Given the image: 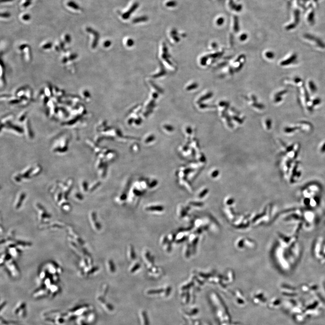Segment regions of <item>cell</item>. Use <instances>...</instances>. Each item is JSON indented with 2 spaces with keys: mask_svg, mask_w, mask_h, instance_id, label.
I'll return each instance as SVG.
<instances>
[{
  "mask_svg": "<svg viewBox=\"0 0 325 325\" xmlns=\"http://www.w3.org/2000/svg\"><path fill=\"white\" fill-rule=\"evenodd\" d=\"M140 266H141V265H140V264L138 263H136L135 265L133 266V267L131 269L130 272L132 273L135 272V271L138 270L140 268Z\"/></svg>",
  "mask_w": 325,
  "mask_h": 325,
  "instance_id": "obj_6",
  "label": "cell"
},
{
  "mask_svg": "<svg viewBox=\"0 0 325 325\" xmlns=\"http://www.w3.org/2000/svg\"><path fill=\"white\" fill-rule=\"evenodd\" d=\"M26 1H31V0H26Z\"/></svg>",
  "mask_w": 325,
  "mask_h": 325,
  "instance_id": "obj_18",
  "label": "cell"
},
{
  "mask_svg": "<svg viewBox=\"0 0 325 325\" xmlns=\"http://www.w3.org/2000/svg\"><path fill=\"white\" fill-rule=\"evenodd\" d=\"M10 16V13L9 12H3V13H1V17L2 18H8Z\"/></svg>",
  "mask_w": 325,
  "mask_h": 325,
  "instance_id": "obj_8",
  "label": "cell"
},
{
  "mask_svg": "<svg viewBox=\"0 0 325 325\" xmlns=\"http://www.w3.org/2000/svg\"><path fill=\"white\" fill-rule=\"evenodd\" d=\"M129 254L130 257V259L131 260H134L136 257L135 256V251H134V248H133V247L130 246V247L129 248Z\"/></svg>",
  "mask_w": 325,
  "mask_h": 325,
  "instance_id": "obj_4",
  "label": "cell"
},
{
  "mask_svg": "<svg viewBox=\"0 0 325 325\" xmlns=\"http://www.w3.org/2000/svg\"><path fill=\"white\" fill-rule=\"evenodd\" d=\"M266 55H267V57H268L269 58H273L274 57L273 54H272V53H271V52H269V53H267V54H266Z\"/></svg>",
  "mask_w": 325,
  "mask_h": 325,
  "instance_id": "obj_12",
  "label": "cell"
},
{
  "mask_svg": "<svg viewBox=\"0 0 325 325\" xmlns=\"http://www.w3.org/2000/svg\"><path fill=\"white\" fill-rule=\"evenodd\" d=\"M297 59V56L296 55H293L288 59L286 60V61H284L281 63V65L283 66H287V65L290 64L292 63V62L295 61Z\"/></svg>",
  "mask_w": 325,
  "mask_h": 325,
  "instance_id": "obj_2",
  "label": "cell"
},
{
  "mask_svg": "<svg viewBox=\"0 0 325 325\" xmlns=\"http://www.w3.org/2000/svg\"><path fill=\"white\" fill-rule=\"evenodd\" d=\"M31 4V1H26L23 3V6L24 7L26 8L27 7L30 6Z\"/></svg>",
  "mask_w": 325,
  "mask_h": 325,
  "instance_id": "obj_11",
  "label": "cell"
},
{
  "mask_svg": "<svg viewBox=\"0 0 325 325\" xmlns=\"http://www.w3.org/2000/svg\"><path fill=\"white\" fill-rule=\"evenodd\" d=\"M108 265L109 266V270L112 273H114L115 271V267L114 263L111 260H109L108 262Z\"/></svg>",
  "mask_w": 325,
  "mask_h": 325,
  "instance_id": "obj_5",
  "label": "cell"
},
{
  "mask_svg": "<svg viewBox=\"0 0 325 325\" xmlns=\"http://www.w3.org/2000/svg\"><path fill=\"white\" fill-rule=\"evenodd\" d=\"M211 95H212L211 94H208L207 97H208L209 98V96L210 97L211 96ZM206 97H206V96H204V97H203V98H202V100H204V99H207V98H206Z\"/></svg>",
  "mask_w": 325,
  "mask_h": 325,
  "instance_id": "obj_16",
  "label": "cell"
},
{
  "mask_svg": "<svg viewBox=\"0 0 325 325\" xmlns=\"http://www.w3.org/2000/svg\"><path fill=\"white\" fill-rule=\"evenodd\" d=\"M170 246L171 245H170V243H168V246H167V248H166V250H167V251H170V249H171V247H171V246Z\"/></svg>",
  "mask_w": 325,
  "mask_h": 325,
  "instance_id": "obj_14",
  "label": "cell"
},
{
  "mask_svg": "<svg viewBox=\"0 0 325 325\" xmlns=\"http://www.w3.org/2000/svg\"><path fill=\"white\" fill-rule=\"evenodd\" d=\"M145 255H146V259H147V260H148V261H149L150 263H152V258L151 257L150 255V252H149V251H147V252H146V254H145Z\"/></svg>",
  "mask_w": 325,
  "mask_h": 325,
  "instance_id": "obj_7",
  "label": "cell"
},
{
  "mask_svg": "<svg viewBox=\"0 0 325 325\" xmlns=\"http://www.w3.org/2000/svg\"><path fill=\"white\" fill-rule=\"evenodd\" d=\"M309 85H310V88L311 89V91L312 92H316V90H317V88L316 87V86H315V85L313 84V83L311 82H310Z\"/></svg>",
  "mask_w": 325,
  "mask_h": 325,
  "instance_id": "obj_9",
  "label": "cell"
},
{
  "mask_svg": "<svg viewBox=\"0 0 325 325\" xmlns=\"http://www.w3.org/2000/svg\"><path fill=\"white\" fill-rule=\"evenodd\" d=\"M67 5L68 6H69L71 8L73 9L76 10H78L80 9V7L73 1H70V2H68Z\"/></svg>",
  "mask_w": 325,
  "mask_h": 325,
  "instance_id": "obj_3",
  "label": "cell"
},
{
  "mask_svg": "<svg viewBox=\"0 0 325 325\" xmlns=\"http://www.w3.org/2000/svg\"><path fill=\"white\" fill-rule=\"evenodd\" d=\"M167 237H166V236L163 237V238H162V244H164L167 243Z\"/></svg>",
  "mask_w": 325,
  "mask_h": 325,
  "instance_id": "obj_13",
  "label": "cell"
},
{
  "mask_svg": "<svg viewBox=\"0 0 325 325\" xmlns=\"http://www.w3.org/2000/svg\"><path fill=\"white\" fill-rule=\"evenodd\" d=\"M26 304L23 303H20L17 305L13 309L14 315L20 318H24L26 314Z\"/></svg>",
  "mask_w": 325,
  "mask_h": 325,
  "instance_id": "obj_1",
  "label": "cell"
},
{
  "mask_svg": "<svg viewBox=\"0 0 325 325\" xmlns=\"http://www.w3.org/2000/svg\"><path fill=\"white\" fill-rule=\"evenodd\" d=\"M30 15L29 14H24V15L22 16V19H23V20H26V21L30 20Z\"/></svg>",
  "mask_w": 325,
  "mask_h": 325,
  "instance_id": "obj_10",
  "label": "cell"
},
{
  "mask_svg": "<svg viewBox=\"0 0 325 325\" xmlns=\"http://www.w3.org/2000/svg\"><path fill=\"white\" fill-rule=\"evenodd\" d=\"M9 325H19L17 324H16V323H10V324Z\"/></svg>",
  "mask_w": 325,
  "mask_h": 325,
  "instance_id": "obj_17",
  "label": "cell"
},
{
  "mask_svg": "<svg viewBox=\"0 0 325 325\" xmlns=\"http://www.w3.org/2000/svg\"><path fill=\"white\" fill-rule=\"evenodd\" d=\"M14 0H1V3L7 2H12Z\"/></svg>",
  "mask_w": 325,
  "mask_h": 325,
  "instance_id": "obj_15",
  "label": "cell"
}]
</instances>
